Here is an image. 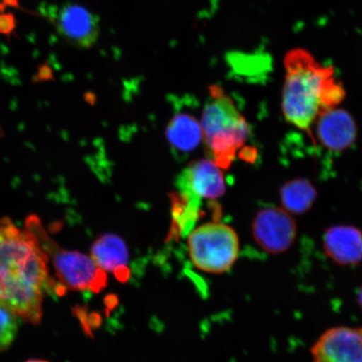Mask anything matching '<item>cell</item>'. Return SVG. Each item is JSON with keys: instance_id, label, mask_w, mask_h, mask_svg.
<instances>
[{"instance_id": "cell-1", "label": "cell", "mask_w": 362, "mask_h": 362, "mask_svg": "<svg viewBox=\"0 0 362 362\" xmlns=\"http://www.w3.org/2000/svg\"><path fill=\"white\" fill-rule=\"evenodd\" d=\"M49 257L30 230L0 220V306L25 322L39 325L53 279Z\"/></svg>"}, {"instance_id": "cell-2", "label": "cell", "mask_w": 362, "mask_h": 362, "mask_svg": "<svg viewBox=\"0 0 362 362\" xmlns=\"http://www.w3.org/2000/svg\"><path fill=\"white\" fill-rule=\"evenodd\" d=\"M282 110L296 128L310 131L325 111L337 107L346 97L332 66L321 64L307 49H293L284 59Z\"/></svg>"}, {"instance_id": "cell-3", "label": "cell", "mask_w": 362, "mask_h": 362, "mask_svg": "<svg viewBox=\"0 0 362 362\" xmlns=\"http://www.w3.org/2000/svg\"><path fill=\"white\" fill-rule=\"evenodd\" d=\"M210 99L202 119L203 139L215 163L226 168L235 153L247 141L249 127L232 98L218 86L209 88Z\"/></svg>"}, {"instance_id": "cell-4", "label": "cell", "mask_w": 362, "mask_h": 362, "mask_svg": "<svg viewBox=\"0 0 362 362\" xmlns=\"http://www.w3.org/2000/svg\"><path fill=\"white\" fill-rule=\"evenodd\" d=\"M25 228L38 238L61 284L75 291L98 293L105 288L107 276L95 264L92 257L78 251L66 250L49 236L38 216H30Z\"/></svg>"}, {"instance_id": "cell-5", "label": "cell", "mask_w": 362, "mask_h": 362, "mask_svg": "<svg viewBox=\"0 0 362 362\" xmlns=\"http://www.w3.org/2000/svg\"><path fill=\"white\" fill-rule=\"evenodd\" d=\"M189 259L204 273L221 274L234 265L239 255V239L228 225L211 223L199 226L188 238Z\"/></svg>"}, {"instance_id": "cell-6", "label": "cell", "mask_w": 362, "mask_h": 362, "mask_svg": "<svg viewBox=\"0 0 362 362\" xmlns=\"http://www.w3.org/2000/svg\"><path fill=\"white\" fill-rule=\"evenodd\" d=\"M296 230L292 216L288 211L277 207L261 210L252 223L256 243L272 255L286 251L296 239Z\"/></svg>"}, {"instance_id": "cell-7", "label": "cell", "mask_w": 362, "mask_h": 362, "mask_svg": "<svg viewBox=\"0 0 362 362\" xmlns=\"http://www.w3.org/2000/svg\"><path fill=\"white\" fill-rule=\"evenodd\" d=\"M55 25L65 42L81 49L93 47L100 35L98 16L78 4L62 6L57 13Z\"/></svg>"}, {"instance_id": "cell-8", "label": "cell", "mask_w": 362, "mask_h": 362, "mask_svg": "<svg viewBox=\"0 0 362 362\" xmlns=\"http://www.w3.org/2000/svg\"><path fill=\"white\" fill-rule=\"evenodd\" d=\"M314 362H362V328L329 329L311 348Z\"/></svg>"}, {"instance_id": "cell-9", "label": "cell", "mask_w": 362, "mask_h": 362, "mask_svg": "<svg viewBox=\"0 0 362 362\" xmlns=\"http://www.w3.org/2000/svg\"><path fill=\"white\" fill-rule=\"evenodd\" d=\"M177 184L180 192L200 201L202 198H220L226 192L223 172L210 160L192 162L181 174Z\"/></svg>"}, {"instance_id": "cell-10", "label": "cell", "mask_w": 362, "mask_h": 362, "mask_svg": "<svg viewBox=\"0 0 362 362\" xmlns=\"http://www.w3.org/2000/svg\"><path fill=\"white\" fill-rule=\"evenodd\" d=\"M315 123L317 137L329 151H345L356 140V122L349 112L341 108L323 112Z\"/></svg>"}, {"instance_id": "cell-11", "label": "cell", "mask_w": 362, "mask_h": 362, "mask_svg": "<svg viewBox=\"0 0 362 362\" xmlns=\"http://www.w3.org/2000/svg\"><path fill=\"white\" fill-rule=\"evenodd\" d=\"M325 253L341 265H355L362 260V232L354 226L339 225L327 230L323 238Z\"/></svg>"}, {"instance_id": "cell-12", "label": "cell", "mask_w": 362, "mask_h": 362, "mask_svg": "<svg viewBox=\"0 0 362 362\" xmlns=\"http://www.w3.org/2000/svg\"><path fill=\"white\" fill-rule=\"evenodd\" d=\"M90 257L106 274L115 275L121 282L128 280L129 249L117 235L105 234L98 238L90 247Z\"/></svg>"}, {"instance_id": "cell-13", "label": "cell", "mask_w": 362, "mask_h": 362, "mask_svg": "<svg viewBox=\"0 0 362 362\" xmlns=\"http://www.w3.org/2000/svg\"><path fill=\"white\" fill-rule=\"evenodd\" d=\"M166 137L170 146L176 151L192 152L203 139L202 124L194 116L179 113L167 126Z\"/></svg>"}, {"instance_id": "cell-14", "label": "cell", "mask_w": 362, "mask_h": 362, "mask_svg": "<svg viewBox=\"0 0 362 362\" xmlns=\"http://www.w3.org/2000/svg\"><path fill=\"white\" fill-rule=\"evenodd\" d=\"M280 197L285 211L293 214H302L313 205L316 191L310 181L296 179L283 185Z\"/></svg>"}, {"instance_id": "cell-15", "label": "cell", "mask_w": 362, "mask_h": 362, "mask_svg": "<svg viewBox=\"0 0 362 362\" xmlns=\"http://www.w3.org/2000/svg\"><path fill=\"white\" fill-rule=\"evenodd\" d=\"M18 319L11 311L0 306V351L8 349L15 341L19 328Z\"/></svg>"}, {"instance_id": "cell-16", "label": "cell", "mask_w": 362, "mask_h": 362, "mask_svg": "<svg viewBox=\"0 0 362 362\" xmlns=\"http://www.w3.org/2000/svg\"><path fill=\"white\" fill-rule=\"evenodd\" d=\"M15 28V21L11 15L0 16V33L3 34L11 33Z\"/></svg>"}, {"instance_id": "cell-17", "label": "cell", "mask_w": 362, "mask_h": 362, "mask_svg": "<svg viewBox=\"0 0 362 362\" xmlns=\"http://www.w3.org/2000/svg\"><path fill=\"white\" fill-rule=\"evenodd\" d=\"M358 303L361 307L362 308V287L360 289L359 293H358Z\"/></svg>"}, {"instance_id": "cell-18", "label": "cell", "mask_w": 362, "mask_h": 362, "mask_svg": "<svg viewBox=\"0 0 362 362\" xmlns=\"http://www.w3.org/2000/svg\"><path fill=\"white\" fill-rule=\"evenodd\" d=\"M25 362H49V361H44V360L33 359V360L27 361Z\"/></svg>"}, {"instance_id": "cell-19", "label": "cell", "mask_w": 362, "mask_h": 362, "mask_svg": "<svg viewBox=\"0 0 362 362\" xmlns=\"http://www.w3.org/2000/svg\"><path fill=\"white\" fill-rule=\"evenodd\" d=\"M0 134H1V129H0Z\"/></svg>"}]
</instances>
